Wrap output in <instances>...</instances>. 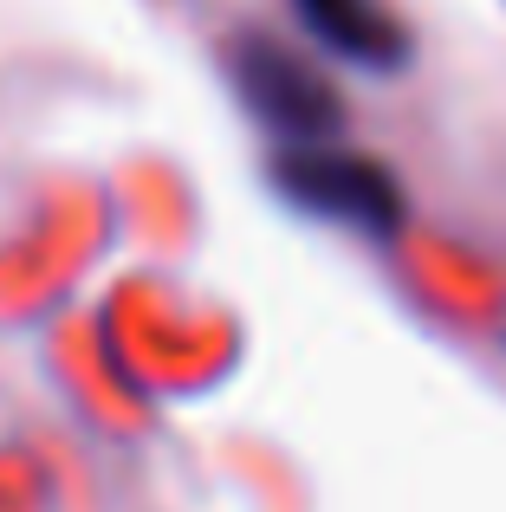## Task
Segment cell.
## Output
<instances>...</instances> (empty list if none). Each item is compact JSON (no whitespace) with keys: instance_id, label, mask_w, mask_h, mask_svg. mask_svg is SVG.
<instances>
[{"instance_id":"7a4b0ae2","label":"cell","mask_w":506,"mask_h":512,"mask_svg":"<svg viewBox=\"0 0 506 512\" xmlns=\"http://www.w3.org/2000/svg\"><path fill=\"white\" fill-rule=\"evenodd\" d=\"M234 85H241L247 111L279 137V150L338 137V91L325 85L318 65H305L299 52H286L279 39L253 33V39L234 46Z\"/></svg>"},{"instance_id":"3957f363","label":"cell","mask_w":506,"mask_h":512,"mask_svg":"<svg viewBox=\"0 0 506 512\" xmlns=\"http://www.w3.org/2000/svg\"><path fill=\"white\" fill-rule=\"evenodd\" d=\"M305 20V33L325 52L364 65V72H396L409 52V33L396 26V13L383 0H292Z\"/></svg>"},{"instance_id":"6da1fadb","label":"cell","mask_w":506,"mask_h":512,"mask_svg":"<svg viewBox=\"0 0 506 512\" xmlns=\"http://www.w3.org/2000/svg\"><path fill=\"white\" fill-rule=\"evenodd\" d=\"M273 182L286 188V201H299L305 214H325L338 227L390 234L403 221V195H396L390 169L357 150H338V143H292V150H279Z\"/></svg>"}]
</instances>
